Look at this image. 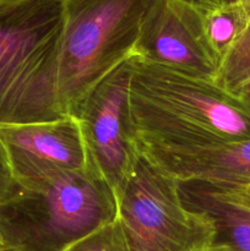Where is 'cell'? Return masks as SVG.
Instances as JSON below:
<instances>
[{"label":"cell","mask_w":250,"mask_h":251,"mask_svg":"<svg viewBox=\"0 0 250 251\" xmlns=\"http://www.w3.org/2000/svg\"><path fill=\"white\" fill-rule=\"evenodd\" d=\"M127 110L137 151L206 149L250 139V100L212 81L131 55Z\"/></svg>","instance_id":"obj_1"},{"label":"cell","mask_w":250,"mask_h":251,"mask_svg":"<svg viewBox=\"0 0 250 251\" xmlns=\"http://www.w3.org/2000/svg\"><path fill=\"white\" fill-rule=\"evenodd\" d=\"M0 202V237L7 251H65L117 218L114 191L92 162L19 184Z\"/></svg>","instance_id":"obj_2"},{"label":"cell","mask_w":250,"mask_h":251,"mask_svg":"<svg viewBox=\"0 0 250 251\" xmlns=\"http://www.w3.org/2000/svg\"><path fill=\"white\" fill-rule=\"evenodd\" d=\"M65 0L0 1V125L65 115L56 91Z\"/></svg>","instance_id":"obj_3"},{"label":"cell","mask_w":250,"mask_h":251,"mask_svg":"<svg viewBox=\"0 0 250 251\" xmlns=\"http://www.w3.org/2000/svg\"><path fill=\"white\" fill-rule=\"evenodd\" d=\"M151 0H65L56 91L74 117L86 96L135 51Z\"/></svg>","instance_id":"obj_4"},{"label":"cell","mask_w":250,"mask_h":251,"mask_svg":"<svg viewBox=\"0 0 250 251\" xmlns=\"http://www.w3.org/2000/svg\"><path fill=\"white\" fill-rule=\"evenodd\" d=\"M117 201L115 222L127 251H202L215 242L210 218L185 207L178 180L140 152Z\"/></svg>","instance_id":"obj_5"},{"label":"cell","mask_w":250,"mask_h":251,"mask_svg":"<svg viewBox=\"0 0 250 251\" xmlns=\"http://www.w3.org/2000/svg\"><path fill=\"white\" fill-rule=\"evenodd\" d=\"M130 77L131 56L95 86L74 115L80 125L88 159L115 196L131 178L139 157L129 124Z\"/></svg>","instance_id":"obj_6"},{"label":"cell","mask_w":250,"mask_h":251,"mask_svg":"<svg viewBox=\"0 0 250 251\" xmlns=\"http://www.w3.org/2000/svg\"><path fill=\"white\" fill-rule=\"evenodd\" d=\"M134 54L212 82L220 66L205 36L200 6L185 0H151Z\"/></svg>","instance_id":"obj_7"},{"label":"cell","mask_w":250,"mask_h":251,"mask_svg":"<svg viewBox=\"0 0 250 251\" xmlns=\"http://www.w3.org/2000/svg\"><path fill=\"white\" fill-rule=\"evenodd\" d=\"M0 141L17 184L81 171L90 162L80 125L70 115L53 122L0 125Z\"/></svg>","instance_id":"obj_8"},{"label":"cell","mask_w":250,"mask_h":251,"mask_svg":"<svg viewBox=\"0 0 250 251\" xmlns=\"http://www.w3.org/2000/svg\"><path fill=\"white\" fill-rule=\"evenodd\" d=\"M139 152L179 181L199 180L222 188L250 185V139L206 149Z\"/></svg>","instance_id":"obj_9"},{"label":"cell","mask_w":250,"mask_h":251,"mask_svg":"<svg viewBox=\"0 0 250 251\" xmlns=\"http://www.w3.org/2000/svg\"><path fill=\"white\" fill-rule=\"evenodd\" d=\"M178 185L185 207L213 223V244L225 245L230 251H250V210L223 199L205 181L178 180Z\"/></svg>","instance_id":"obj_10"},{"label":"cell","mask_w":250,"mask_h":251,"mask_svg":"<svg viewBox=\"0 0 250 251\" xmlns=\"http://www.w3.org/2000/svg\"><path fill=\"white\" fill-rule=\"evenodd\" d=\"M201 20L208 44L220 59L242 33L250 19V9L240 2H218L201 7Z\"/></svg>","instance_id":"obj_11"},{"label":"cell","mask_w":250,"mask_h":251,"mask_svg":"<svg viewBox=\"0 0 250 251\" xmlns=\"http://www.w3.org/2000/svg\"><path fill=\"white\" fill-rule=\"evenodd\" d=\"M213 82L238 97L244 98L250 92V19L221 58Z\"/></svg>","instance_id":"obj_12"},{"label":"cell","mask_w":250,"mask_h":251,"mask_svg":"<svg viewBox=\"0 0 250 251\" xmlns=\"http://www.w3.org/2000/svg\"><path fill=\"white\" fill-rule=\"evenodd\" d=\"M65 251H127L115 220L91 233Z\"/></svg>","instance_id":"obj_13"},{"label":"cell","mask_w":250,"mask_h":251,"mask_svg":"<svg viewBox=\"0 0 250 251\" xmlns=\"http://www.w3.org/2000/svg\"><path fill=\"white\" fill-rule=\"evenodd\" d=\"M19 189L20 185L12 174L6 151L0 141V202L12 198Z\"/></svg>","instance_id":"obj_14"},{"label":"cell","mask_w":250,"mask_h":251,"mask_svg":"<svg viewBox=\"0 0 250 251\" xmlns=\"http://www.w3.org/2000/svg\"><path fill=\"white\" fill-rule=\"evenodd\" d=\"M212 188L218 195L222 196L225 200L250 210V185L235 186V188H222V186L212 185Z\"/></svg>","instance_id":"obj_15"},{"label":"cell","mask_w":250,"mask_h":251,"mask_svg":"<svg viewBox=\"0 0 250 251\" xmlns=\"http://www.w3.org/2000/svg\"><path fill=\"white\" fill-rule=\"evenodd\" d=\"M185 1H189L191 2V4L198 5V6H201V7H206V6H210V5L221 2L220 0H185Z\"/></svg>","instance_id":"obj_16"},{"label":"cell","mask_w":250,"mask_h":251,"mask_svg":"<svg viewBox=\"0 0 250 251\" xmlns=\"http://www.w3.org/2000/svg\"><path fill=\"white\" fill-rule=\"evenodd\" d=\"M202 251H230L228 249L225 245H221V244H212L211 247H208L207 249L202 250Z\"/></svg>","instance_id":"obj_17"},{"label":"cell","mask_w":250,"mask_h":251,"mask_svg":"<svg viewBox=\"0 0 250 251\" xmlns=\"http://www.w3.org/2000/svg\"><path fill=\"white\" fill-rule=\"evenodd\" d=\"M220 1L221 2H233V1L240 2V4L245 5V6L250 9V0H220Z\"/></svg>","instance_id":"obj_18"},{"label":"cell","mask_w":250,"mask_h":251,"mask_svg":"<svg viewBox=\"0 0 250 251\" xmlns=\"http://www.w3.org/2000/svg\"><path fill=\"white\" fill-rule=\"evenodd\" d=\"M244 98H247L248 100H250V92H248L247 95H245V97H244Z\"/></svg>","instance_id":"obj_19"},{"label":"cell","mask_w":250,"mask_h":251,"mask_svg":"<svg viewBox=\"0 0 250 251\" xmlns=\"http://www.w3.org/2000/svg\"><path fill=\"white\" fill-rule=\"evenodd\" d=\"M0 249H4V247H2V242H1V237H0Z\"/></svg>","instance_id":"obj_20"},{"label":"cell","mask_w":250,"mask_h":251,"mask_svg":"<svg viewBox=\"0 0 250 251\" xmlns=\"http://www.w3.org/2000/svg\"><path fill=\"white\" fill-rule=\"evenodd\" d=\"M0 251H7V250H5V249H0Z\"/></svg>","instance_id":"obj_21"},{"label":"cell","mask_w":250,"mask_h":251,"mask_svg":"<svg viewBox=\"0 0 250 251\" xmlns=\"http://www.w3.org/2000/svg\"><path fill=\"white\" fill-rule=\"evenodd\" d=\"M0 1H5V0H0Z\"/></svg>","instance_id":"obj_22"}]
</instances>
